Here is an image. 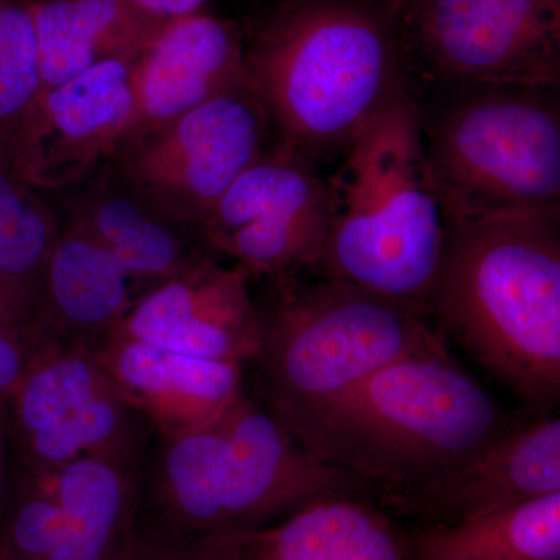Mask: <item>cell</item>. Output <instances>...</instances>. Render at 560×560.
<instances>
[{"label": "cell", "instance_id": "6da1fadb", "mask_svg": "<svg viewBox=\"0 0 560 560\" xmlns=\"http://www.w3.org/2000/svg\"><path fill=\"white\" fill-rule=\"evenodd\" d=\"M279 420L374 504L436 480L515 423L453 360L447 341Z\"/></svg>", "mask_w": 560, "mask_h": 560}, {"label": "cell", "instance_id": "7a4b0ae2", "mask_svg": "<svg viewBox=\"0 0 560 560\" xmlns=\"http://www.w3.org/2000/svg\"><path fill=\"white\" fill-rule=\"evenodd\" d=\"M560 213L447 223L427 300L455 341L534 416L560 399Z\"/></svg>", "mask_w": 560, "mask_h": 560}, {"label": "cell", "instance_id": "3957f363", "mask_svg": "<svg viewBox=\"0 0 560 560\" xmlns=\"http://www.w3.org/2000/svg\"><path fill=\"white\" fill-rule=\"evenodd\" d=\"M243 36L250 86L282 142L312 160L408 94L385 0H285Z\"/></svg>", "mask_w": 560, "mask_h": 560}, {"label": "cell", "instance_id": "277c9868", "mask_svg": "<svg viewBox=\"0 0 560 560\" xmlns=\"http://www.w3.org/2000/svg\"><path fill=\"white\" fill-rule=\"evenodd\" d=\"M342 153L327 179L329 230L318 271L427 307L447 217L410 92Z\"/></svg>", "mask_w": 560, "mask_h": 560}, {"label": "cell", "instance_id": "5b68a950", "mask_svg": "<svg viewBox=\"0 0 560 560\" xmlns=\"http://www.w3.org/2000/svg\"><path fill=\"white\" fill-rule=\"evenodd\" d=\"M334 497L366 499L242 393L205 425L162 440L149 517L187 534H245Z\"/></svg>", "mask_w": 560, "mask_h": 560}, {"label": "cell", "instance_id": "8992f818", "mask_svg": "<svg viewBox=\"0 0 560 560\" xmlns=\"http://www.w3.org/2000/svg\"><path fill=\"white\" fill-rule=\"evenodd\" d=\"M259 311V366L268 407L289 418L334 399L371 374L445 340L425 305L323 278L272 280Z\"/></svg>", "mask_w": 560, "mask_h": 560}, {"label": "cell", "instance_id": "52a82bcc", "mask_svg": "<svg viewBox=\"0 0 560 560\" xmlns=\"http://www.w3.org/2000/svg\"><path fill=\"white\" fill-rule=\"evenodd\" d=\"M558 91L474 88L416 102L447 223L560 213Z\"/></svg>", "mask_w": 560, "mask_h": 560}, {"label": "cell", "instance_id": "ba28073f", "mask_svg": "<svg viewBox=\"0 0 560 560\" xmlns=\"http://www.w3.org/2000/svg\"><path fill=\"white\" fill-rule=\"evenodd\" d=\"M412 98L559 90L560 0H385Z\"/></svg>", "mask_w": 560, "mask_h": 560}, {"label": "cell", "instance_id": "9c48e42d", "mask_svg": "<svg viewBox=\"0 0 560 560\" xmlns=\"http://www.w3.org/2000/svg\"><path fill=\"white\" fill-rule=\"evenodd\" d=\"M11 463L47 471L84 456L139 464L145 418L95 359L92 342L54 341L5 404Z\"/></svg>", "mask_w": 560, "mask_h": 560}, {"label": "cell", "instance_id": "30bf717a", "mask_svg": "<svg viewBox=\"0 0 560 560\" xmlns=\"http://www.w3.org/2000/svg\"><path fill=\"white\" fill-rule=\"evenodd\" d=\"M253 86L219 95L117 153L138 200L173 223L200 228L221 195L264 153L270 125Z\"/></svg>", "mask_w": 560, "mask_h": 560}, {"label": "cell", "instance_id": "8fae6325", "mask_svg": "<svg viewBox=\"0 0 560 560\" xmlns=\"http://www.w3.org/2000/svg\"><path fill=\"white\" fill-rule=\"evenodd\" d=\"M198 230L249 278L318 271L329 230L327 180L315 160L282 142L231 184Z\"/></svg>", "mask_w": 560, "mask_h": 560}, {"label": "cell", "instance_id": "7c38bea8", "mask_svg": "<svg viewBox=\"0 0 560 560\" xmlns=\"http://www.w3.org/2000/svg\"><path fill=\"white\" fill-rule=\"evenodd\" d=\"M132 61L101 62L40 91L2 161L36 190L73 186L136 136Z\"/></svg>", "mask_w": 560, "mask_h": 560}, {"label": "cell", "instance_id": "4fadbf2b", "mask_svg": "<svg viewBox=\"0 0 560 560\" xmlns=\"http://www.w3.org/2000/svg\"><path fill=\"white\" fill-rule=\"evenodd\" d=\"M248 280L238 265L224 267L197 253L178 272L143 291L108 335L195 359L253 361L260 316Z\"/></svg>", "mask_w": 560, "mask_h": 560}, {"label": "cell", "instance_id": "5bb4252c", "mask_svg": "<svg viewBox=\"0 0 560 560\" xmlns=\"http://www.w3.org/2000/svg\"><path fill=\"white\" fill-rule=\"evenodd\" d=\"M560 492V420L517 422L455 469L375 504L418 525H453Z\"/></svg>", "mask_w": 560, "mask_h": 560}, {"label": "cell", "instance_id": "9a60e30c", "mask_svg": "<svg viewBox=\"0 0 560 560\" xmlns=\"http://www.w3.org/2000/svg\"><path fill=\"white\" fill-rule=\"evenodd\" d=\"M243 35L234 22L205 11L162 24L131 65L138 108L132 139L249 84Z\"/></svg>", "mask_w": 560, "mask_h": 560}, {"label": "cell", "instance_id": "2e32d148", "mask_svg": "<svg viewBox=\"0 0 560 560\" xmlns=\"http://www.w3.org/2000/svg\"><path fill=\"white\" fill-rule=\"evenodd\" d=\"M92 350L121 396L162 440L205 425L243 393L241 363L195 359L109 335L92 341Z\"/></svg>", "mask_w": 560, "mask_h": 560}, {"label": "cell", "instance_id": "e0dca14e", "mask_svg": "<svg viewBox=\"0 0 560 560\" xmlns=\"http://www.w3.org/2000/svg\"><path fill=\"white\" fill-rule=\"evenodd\" d=\"M139 287L109 249L70 221L44 276L47 327L62 341L98 340L127 315Z\"/></svg>", "mask_w": 560, "mask_h": 560}, {"label": "cell", "instance_id": "ac0fdd59", "mask_svg": "<svg viewBox=\"0 0 560 560\" xmlns=\"http://www.w3.org/2000/svg\"><path fill=\"white\" fill-rule=\"evenodd\" d=\"M139 464L84 456L47 470L62 528L49 560H117L140 515Z\"/></svg>", "mask_w": 560, "mask_h": 560}, {"label": "cell", "instance_id": "d6986e66", "mask_svg": "<svg viewBox=\"0 0 560 560\" xmlns=\"http://www.w3.org/2000/svg\"><path fill=\"white\" fill-rule=\"evenodd\" d=\"M40 91L101 62L135 61L165 22L128 0H32Z\"/></svg>", "mask_w": 560, "mask_h": 560}, {"label": "cell", "instance_id": "ffe728a7", "mask_svg": "<svg viewBox=\"0 0 560 560\" xmlns=\"http://www.w3.org/2000/svg\"><path fill=\"white\" fill-rule=\"evenodd\" d=\"M245 560H407L404 533L372 501L334 497L243 534Z\"/></svg>", "mask_w": 560, "mask_h": 560}, {"label": "cell", "instance_id": "44dd1931", "mask_svg": "<svg viewBox=\"0 0 560 560\" xmlns=\"http://www.w3.org/2000/svg\"><path fill=\"white\" fill-rule=\"evenodd\" d=\"M404 539L407 560H560V492Z\"/></svg>", "mask_w": 560, "mask_h": 560}, {"label": "cell", "instance_id": "7402d4cb", "mask_svg": "<svg viewBox=\"0 0 560 560\" xmlns=\"http://www.w3.org/2000/svg\"><path fill=\"white\" fill-rule=\"evenodd\" d=\"M58 234L54 212L38 190L0 160V319L50 331L44 276Z\"/></svg>", "mask_w": 560, "mask_h": 560}, {"label": "cell", "instance_id": "603a6c76", "mask_svg": "<svg viewBox=\"0 0 560 560\" xmlns=\"http://www.w3.org/2000/svg\"><path fill=\"white\" fill-rule=\"evenodd\" d=\"M109 249L139 285L164 282L197 253H190L164 217L138 198L101 195L72 219ZM168 221V220H167Z\"/></svg>", "mask_w": 560, "mask_h": 560}, {"label": "cell", "instance_id": "cb8c5ba5", "mask_svg": "<svg viewBox=\"0 0 560 560\" xmlns=\"http://www.w3.org/2000/svg\"><path fill=\"white\" fill-rule=\"evenodd\" d=\"M61 528V504L47 471L11 463L0 504V560H49Z\"/></svg>", "mask_w": 560, "mask_h": 560}, {"label": "cell", "instance_id": "d4e9b609", "mask_svg": "<svg viewBox=\"0 0 560 560\" xmlns=\"http://www.w3.org/2000/svg\"><path fill=\"white\" fill-rule=\"evenodd\" d=\"M39 92L32 0H0V160Z\"/></svg>", "mask_w": 560, "mask_h": 560}, {"label": "cell", "instance_id": "484cf974", "mask_svg": "<svg viewBox=\"0 0 560 560\" xmlns=\"http://www.w3.org/2000/svg\"><path fill=\"white\" fill-rule=\"evenodd\" d=\"M117 560H245L241 544L226 534H187L139 515Z\"/></svg>", "mask_w": 560, "mask_h": 560}, {"label": "cell", "instance_id": "4316f807", "mask_svg": "<svg viewBox=\"0 0 560 560\" xmlns=\"http://www.w3.org/2000/svg\"><path fill=\"white\" fill-rule=\"evenodd\" d=\"M54 341L58 338L50 331L0 319V405L13 396L33 361Z\"/></svg>", "mask_w": 560, "mask_h": 560}, {"label": "cell", "instance_id": "83f0119b", "mask_svg": "<svg viewBox=\"0 0 560 560\" xmlns=\"http://www.w3.org/2000/svg\"><path fill=\"white\" fill-rule=\"evenodd\" d=\"M128 2L151 20L168 22L198 13L206 0H128Z\"/></svg>", "mask_w": 560, "mask_h": 560}, {"label": "cell", "instance_id": "f1b7e54d", "mask_svg": "<svg viewBox=\"0 0 560 560\" xmlns=\"http://www.w3.org/2000/svg\"><path fill=\"white\" fill-rule=\"evenodd\" d=\"M11 469L9 429H7L5 405H0V504L5 493Z\"/></svg>", "mask_w": 560, "mask_h": 560}]
</instances>
